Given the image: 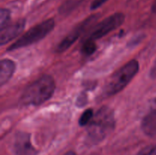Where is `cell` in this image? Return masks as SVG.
<instances>
[{
    "label": "cell",
    "instance_id": "obj_1",
    "mask_svg": "<svg viewBox=\"0 0 156 155\" xmlns=\"http://www.w3.org/2000/svg\"><path fill=\"white\" fill-rule=\"evenodd\" d=\"M56 84L53 78L44 75L25 88L21 97L24 105L38 106L45 103L53 96Z\"/></svg>",
    "mask_w": 156,
    "mask_h": 155
},
{
    "label": "cell",
    "instance_id": "obj_2",
    "mask_svg": "<svg viewBox=\"0 0 156 155\" xmlns=\"http://www.w3.org/2000/svg\"><path fill=\"white\" fill-rule=\"evenodd\" d=\"M114 111L108 106H102L97 111L88 125V134L90 139L95 142L101 141L115 128Z\"/></svg>",
    "mask_w": 156,
    "mask_h": 155
},
{
    "label": "cell",
    "instance_id": "obj_3",
    "mask_svg": "<svg viewBox=\"0 0 156 155\" xmlns=\"http://www.w3.org/2000/svg\"><path fill=\"white\" fill-rule=\"evenodd\" d=\"M140 69L138 61L132 59L114 73L104 88L105 96H113L124 89Z\"/></svg>",
    "mask_w": 156,
    "mask_h": 155
},
{
    "label": "cell",
    "instance_id": "obj_4",
    "mask_svg": "<svg viewBox=\"0 0 156 155\" xmlns=\"http://www.w3.org/2000/svg\"><path fill=\"white\" fill-rule=\"evenodd\" d=\"M54 26V20L52 18L37 24L27 32H25L22 36H20L14 43H12L8 48L7 50L12 51V50L22 48V47L28 46L31 44L39 42L53 30Z\"/></svg>",
    "mask_w": 156,
    "mask_h": 155
},
{
    "label": "cell",
    "instance_id": "obj_5",
    "mask_svg": "<svg viewBox=\"0 0 156 155\" xmlns=\"http://www.w3.org/2000/svg\"><path fill=\"white\" fill-rule=\"evenodd\" d=\"M124 21L125 16L123 13L113 14L97 24L87 36L86 40L94 41L100 39L122 25Z\"/></svg>",
    "mask_w": 156,
    "mask_h": 155
},
{
    "label": "cell",
    "instance_id": "obj_6",
    "mask_svg": "<svg viewBox=\"0 0 156 155\" xmlns=\"http://www.w3.org/2000/svg\"><path fill=\"white\" fill-rule=\"evenodd\" d=\"M96 17L94 15L90 16L89 18H87L86 20L83 21V22L80 23L77 27L73 30V31L70 32L63 40L60 42V43L56 47V52L57 53H62V52L66 51L68 50L75 42L76 40L81 36L82 33L89 27L90 25L93 24L95 21Z\"/></svg>",
    "mask_w": 156,
    "mask_h": 155
},
{
    "label": "cell",
    "instance_id": "obj_7",
    "mask_svg": "<svg viewBox=\"0 0 156 155\" xmlns=\"http://www.w3.org/2000/svg\"><path fill=\"white\" fill-rule=\"evenodd\" d=\"M14 150L16 155H37V151L30 141V135L27 132L16 134L14 142Z\"/></svg>",
    "mask_w": 156,
    "mask_h": 155
},
{
    "label": "cell",
    "instance_id": "obj_8",
    "mask_svg": "<svg viewBox=\"0 0 156 155\" xmlns=\"http://www.w3.org/2000/svg\"><path fill=\"white\" fill-rule=\"evenodd\" d=\"M25 24V20L20 19L12 24H9L0 29V45H5L19 36L24 30Z\"/></svg>",
    "mask_w": 156,
    "mask_h": 155
},
{
    "label": "cell",
    "instance_id": "obj_9",
    "mask_svg": "<svg viewBox=\"0 0 156 155\" xmlns=\"http://www.w3.org/2000/svg\"><path fill=\"white\" fill-rule=\"evenodd\" d=\"M15 63L8 59H2L0 62V84L2 86L13 76L15 71Z\"/></svg>",
    "mask_w": 156,
    "mask_h": 155
},
{
    "label": "cell",
    "instance_id": "obj_10",
    "mask_svg": "<svg viewBox=\"0 0 156 155\" xmlns=\"http://www.w3.org/2000/svg\"><path fill=\"white\" fill-rule=\"evenodd\" d=\"M142 129L148 136L156 138V108L144 117Z\"/></svg>",
    "mask_w": 156,
    "mask_h": 155
},
{
    "label": "cell",
    "instance_id": "obj_11",
    "mask_svg": "<svg viewBox=\"0 0 156 155\" xmlns=\"http://www.w3.org/2000/svg\"><path fill=\"white\" fill-rule=\"evenodd\" d=\"M83 0H68L59 9V12L62 14H67L72 12L77 5H79Z\"/></svg>",
    "mask_w": 156,
    "mask_h": 155
},
{
    "label": "cell",
    "instance_id": "obj_12",
    "mask_svg": "<svg viewBox=\"0 0 156 155\" xmlns=\"http://www.w3.org/2000/svg\"><path fill=\"white\" fill-rule=\"evenodd\" d=\"M97 50V45L94 40H85L82 47V52L86 56H90L93 54Z\"/></svg>",
    "mask_w": 156,
    "mask_h": 155
},
{
    "label": "cell",
    "instance_id": "obj_13",
    "mask_svg": "<svg viewBox=\"0 0 156 155\" xmlns=\"http://www.w3.org/2000/svg\"><path fill=\"white\" fill-rule=\"evenodd\" d=\"M94 112H93V109H88L85 111H84L83 113L81 115L80 118L79 120V124L81 126H88L91 121V119L94 117Z\"/></svg>",
    "mask_w": 156,
    "mask_h": 155
},
{
    "label": "cell",
    "instance_id": "obj_14",
    "mask_svg": "<svg viewBox=\"0 0 156 155\" xmlns=\"http://www.w3.org/2000/svg\"><path fill=\"white\" fill-rule=\"evenodd\" d=\"M11 13L9 10L5 9H2L0 12V29L9 25V22L10 21Z\"/></svg>",
    "mask_w": 156,
    "mask_h": 155
},
{
    "label": "cell",
    "instance_id": "obj_15",
    "mask_svg": "<svg viewBox=\"0 0 156 155\" xmlns=\"http://www.w3.org/2000/svg\"><path fill=\"white\" fill-rule=\"evenodd\" d=\"M138 155H156V145L145 147L140 150Z\"/></svg>",
    "mask_w": 156,
    "mask_h": 155
},
{
    "label": "cell",
    "instance_id": "obj_16",
    "mask_svg": "<svg viewBox=\"0 0 156 155\" xmlns=\"http://www.w3.org/2000/svg\"><path fill=\"white\" fill-rule=\"evenodd\" d=\"M87 102H88L87 95L85 93H81L80 95L78 97L77 100H76V105L79 107H83L87 104Z\"/></svg>",
    "mask_w": 156,
    "mask_h": 155
},
{
    "label": "cell",
    "instance_id": "obj_17",
    "mask_svg": "<svg viewBox=\"0 0 156 155\" xmlns=\"http://www.w3.org/2000/svg\"><path fill=\"white\" fill-rule=\"evenodd\" d=\"M107 1H108V0H94L91 5V10H95V9H98L102 5L105 4Z\"/></svg>",
    "mask_w": 156,
    "mask_h": 155
},
{
    "label": "cell",
    "instance_id": "obj_18",
    "mask_svg": "<svg viewBox=\"0 0 156 155\" xmlns=\"http://www.w3.org/2000/svg\"><path fill=\"white\" fill-rule=\"evenodd\" d=\"M150 76L152 78H156V62L153 65V66L152 67V69L150 71Z\"/></svg>",
    "mask_w": 156,
    "mask_h": 155
},
{
    "label": "cell",
    "instance_id": "obj_19",
    "mask_svg": "<svg viewBox=\"0 0 156 155\" xmlns=\"http://www.w3.org/2000/svg\"><path fill=\"white\" fill-rule=\"evenodd\" d=\"M152 11L154 12V13L156 14V0H155V2H154L153 5H152Z\"/></svg>",
    "mask_w": 156,
    "mask_h": 155
}]
</instances>
